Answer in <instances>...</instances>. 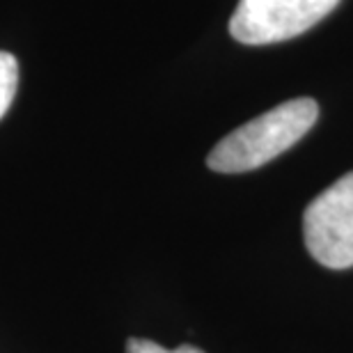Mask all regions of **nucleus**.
<instances>
[{
    "instance_id": "f257e3e1",
    "label": "nucleus",
    "mask_w": 353,
    "mask_h": 353,
    "mask_svg": "<svg viewBox=\"0 0 353 353\" xmlns=\"http://www.w3.org/2000/svg\"><path fill=\"white\" fill-rule=\"evenodd\" d=\"M316 119L319 105L314 99L303 97L285 101L225 136L211 150L207 165L223 174L257 170L299 143Z\"/></svg>"
},
{
    "instance_id": "f03ea898",
    "label": "nucleus",
    "mask_w": 353,
    "mask_h": 353,
    "mask_svg": "<svg viewBox=\"0 0 353 353\" xmlns=\"http://www.w3.org/2000/svg\"><path fill=\"white\" fill-rule=\"evenodd\" d=\"M303 236L307 252L319 264L335 271L353 266V172L307 204Z\"/></svg>"
},
{
    "instance_id": "7ed1b4c3",
    "label": "nucleus",
    "mask_w": 353,
    "mask_h": 353,
    "mask_svg": "<svg viewBox=\"0 0 353 353\" xmlns=\"http://www.w3.org/2000/svg\"><path fill=\"white\" fill-rule=\"evenodd\" d=\"M337 5L340 0H239L230 34L248 46L275 44L310 30Z\"/></svg>"
},
{
    "instance_id": "20e7f679",
    "label": "nucleus",
    "mask_w": 353,
    "mask_h": 353,
    "mask_svg": "<svg viewBox=\"0 0 353 353\" xmlns=\"http://www.w3.org/2000/svg\"><path fill=\"white\" fill-rule=\"evenodd\" d=\"M19 88V62L12 53L0 51V119L10 110Z\"/></svg>"
},
{
    "instance_id": "39448f33",
    "label": "nucleus",
    "mask_w": 353,
    "mask_h": 353,
    "mask_svg": "<svg viewBox=\"0 0 353 353\" xmlns=\"http://www.w3.org/2000/svg\"><path fill=\"white\" fill-rule=\"evenodd\" d=\"M126 353H204V351L197 347H190V344H181V347H176V349H165L152 340L131 337V340L126 342Z\"/></svg>"
}]
</instances>
